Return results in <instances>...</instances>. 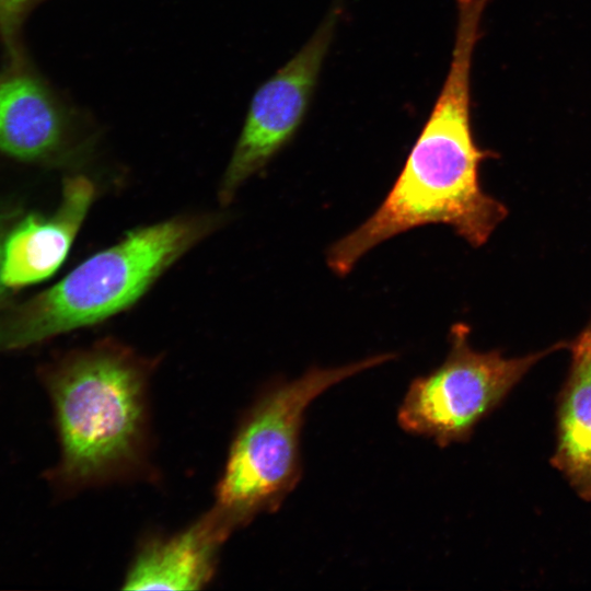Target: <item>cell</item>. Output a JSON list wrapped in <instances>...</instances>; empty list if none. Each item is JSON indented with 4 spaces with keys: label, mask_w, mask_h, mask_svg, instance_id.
<instances>
[{
    "label": "cell",
    "mask_w": 591,
    "mask_h": 591,
    "mask_svg": "<svg viewBox=\"0 0 591 591\" xmlns=\"http://www.w3.org/2000/svg\"><path fill=\"white\" fill-rule=\"evenodd\" d=\"M26 0H0V23H10L21 11Z\"/></svg>",
    "instance_id": "11"
},
{
    "label": "cell",
    "mask_w": 591,
    "mask_h": 591,
    "mask_svg": "<svg viewBox=\"0 0 591 591\" xmlns=\"http://www.w3.org/2000/svg\"><path fill=\"white\" fill-rule=\"evenodd\" d=\"M2 260H3V245L0 240V294L4 286L3 280H2Z\"/></svg>",
    "instance_id": "12"
},
{
    "label": "cell",
    "mask_w": 591,
    "mask_h": 591,
    "mask_svg": "<svg viewBox=\"0 0 591 591\" xmlns=\"http://www.w3.org/2000/svg\"><path fill=\"white\" fill-rule=\"evenodd\" d=\"M63 137V118L40 85L25 77L0 85V150L35 159L57 149Z\"/></svg>",
    "instance_id": "10"
},
{
    "label": "cell",
    "mask_w": 591,
    "mask_h": 591,
    "mask_svg": "<svg viewBox=\"0 0 591 591\" xmlns=\"http://www.w3.org/2000/svg\"><path fill=\"white\" fill-rule=\"evenodd\" d=\"M470 331L464 323L451 327L445 360L410 383L397 412L404 431L429 438L440 448L470 440L475 427L538 361L568 345L560 341L510 358L499 350H475Z\"/></svg>",
    "instance_id": "5"
},
{
    "label": "cell",
    "mask_w": 591,
    "mask_h": 591,
    "mask_svg": "<svg viewBox=\"0 0 591 591\" xmlns=\"http://www.w3.org/2000/svg\"><path fill=\"white\" fill-rule=\"evenodd\" d=\"M340 7L335 5L304 46L254 94L218 188L222 206L294 137L313 96L332 44Z\"/></svg>",
    "instance_id": "6"
},
{
    "label": "cell",
    "mask_w": 591,
    "mask_h": 591,
    "mask_svg": "<svg viewBox=\"0 0 591 591\" xmlns=\"http://www.w3.org/2000/svg\"><path fill=\"white\" fill-rule=\"evenodd\" d=\"M224 223L223 213L179 215L129 231L36 297L0 336L4 349L93 326L134 306L177 260Z\"/></svg>",
    "instance_id": "3"
},
{
    "label": "cell",
    "mask_w": 591,
    "mask_h": 591,
    "mask_svg": "<svg viewBox=\"0 0 591 591\" xmlns=\"http://www.w3.org/2000/svg\"><path fill=\"white\" fill-rule=\"evenodd\" d=\"M569 346L571 360L557 396L551 463L581 499L591 501V318Z\"/></svg>",
    "instance_id": "9"
},
{
    "label": "cell",
    "mask_w": 591,
    "mask_h": 591,
    "mask_svg": "<svg viewBox=\"0 0 591 591\" xmlns=\"http://www.w3.org/2000/svg\"><path fill=\"white\" fill-rule=\"evenodd\" d=\"M395 358L380 354L335 368H310L264 390L242 415L208 510L230 536L275 512L302 476L300 434L309 405L333 385Z\"/></svg>",
    "instance_id": "4"
},
{
    "label": "cell",
    "mask_w": 591,
    "mask_h": 591,
    "mask_svg": "<svg viewBox=\"0 0 591 591\" xmlns=\"http://www.w3.org/2000/svg\"><path fill=\"white\" fill-rule=\"evenodd\" d=\"M160 360L106 337L51 370L60 484L79 489L154 477L149 384Z\"/></svg>",
    "instance_id": "2"
},
{
    "label": "cell",
    "mask_w": 591,
    "mask_h": 591,
    "mask_svg": "<svg viewBox=\"0 0 591 591\" xmlns=\"http://www.w3.org/2000/svg\"><path fill=\"white\" fill-rule=\"evenodd\" d=\"M84 175L63 181L61 200L49 217L28 216L3 244L2 280L8 287L43 281L63 264L95 198Z\"/></svg>",
    "instance_id": "7"
},
{
    "label": "cell",
    "mask_w": 591,
    "mask_h": 591,
    "mask_svg": "<svg viewBox=\"0 0 591 591\" xmlns=\"http://www.w3.org/2000/svg\"><path fill=\"white\" fill-rule=\"evenodd\" d=\"M229 537L207 511L171 535L141 541L123 581L125 590H199L213 578Z\"/></svg>",
    "instance_id": "8"
},
{
    "label": "cell",
    "mask_w": 591,
    "mask_h": 591,
    "mask_svg": "<svg viewBox=\"0 0 591 591\" xmlns=\"http://www.w3.org/2000/svg\"><path fill=\"white\" fill-rule=\"evenodd\" d=\"M488 1L457 0L452 58L436 104L384 200L329 246L335 275H348L369 251L414 228L447 224L479 247L506 219L507 207L480 186L479 165L494 153L477 146L471 125L472 60Z\"/></svg>",
    "instance_id": "1"
}]
</instances>
